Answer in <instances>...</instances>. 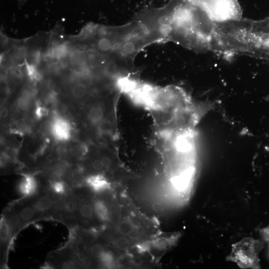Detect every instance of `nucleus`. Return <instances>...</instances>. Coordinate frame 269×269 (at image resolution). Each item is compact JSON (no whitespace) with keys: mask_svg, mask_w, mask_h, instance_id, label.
Wrapping results in <instances>:
<instances>
[{"mask_svg":"<svg viewBox=\"0 0 269 269\" xmlns=\"http://www.w3.org/2000/svg\"><path fill=\"white\" fill-rule=\"evenodd\" d=\"M168 26V40L198 51L216 52L215 22L199 7L174 0Z\"/></svg>","mask_w":269,"mask_h":269,"instance_id":"nucleus-1","label":"nucleus"},{"mask_svg":"<svg viewBox=\"0 0 269 269\" xmlns=\"http://www.w3.org/2000/svg\"><path fill=\"white\" fill-rule=\"evenodd\" d=\"M264 247L263 243L253 238L243 239L233 245L228 261L236 263L243 269H260L259 254Z\"/></svg>","mask_w":269,"mask_h":269,"instance_id":"nucleus-2","label":"nucleus"},{"mask_svg":"<svg viewBox=\"0 0 269 269\" xmlns=\"http://www.w3.org/2000/svg\"><path fill=\"white\" fill-rule=\"evenodd\" d=\"M193 2L215 22H228L242 18L236 0H193Z\"/></svg>","mask_w":269,"mask_h":269,"instance_id":"nucleus-3","label":"nucleus"},{"mask_svg":"<svg viewBox=\"0 0 269 269\" xmlns=\"http://www.w3.org/2000/svg\"><path fill=\"white\" fill-rule=\"evenodd\" d=\"M53 137L58 141H65L71 136V126L69 122L59 115H54L50 125Z\"/></svg>","mask_w":269,"mask_h":269,"instance_id":"nucleus-4","label":"nucleus"},{"mask_svg":"<svg viewBox=\"0 0 269 269\" xmlns=\"http://www.w3.org/2000/svg\"><path fill=\"white\" fill-rule=\"evenodd\" d=\"M38 184L33 175L22 174L18 186L19 192L24 197H30L38 191Z\"/></svg>","mask_w":269,"mask_h":269,"instance_id":"nucleus-5","label":"nucleus"},{"mask_svg":"<svg viewBox=\"0 0 269 269\" xmlns=\"http://www.w3.org/2000/svg\"><path fill=\"white\" fill-rule=\"evenodd\" d=\"M52 195V192L51 194L46 193L39 195L35 199L32 205L38 213H46L55 208V205L58 200H56Z\"/></svg>","mask_w":269,"mask_h":269,"instance_id":"nucleus-6","label":"nucleus"},{"mask_svg":"<svg viewBox=\"0 0 269 269\" xmlns=\"http://www.w3.org/2000/svg\"><path fill=\"white\" fill-rule=\"evenodd\" d=\"M77 201V210L75 217L81 220L91 218L95 213L93 205L83 201L76 194H74Z\"/></svg>","mask_w":269,"mask_h":269,"instance_id":"nucleus-7","label":"nucleus"},{"mask_svg":"<svg viewBox=\"0 0 269 269\" xmlns=\"http://www.w3.org/2000/svg\"><path fill=\"white\" fill-rule=\"evenodd\" d=\"M87 185L94 191L102 192L109 187V184L106 179L102 175H92L86 179Z\"/></svg>","mask_w":269,"mask_h":269,"instance_id":"nucleus-8","label":"nucleus"},{"mask_svg":"<svg viewBox=\"0 0 269 269\" xmlns=\"http://www.w3.org/2000/svg\"><path fill=\"white\" fill-rule=\"evenodd\" d=\"M38 213L32 205H26L18 211L16 222L18 223H27L34 219Z\"/></svg>","mask_w":269,"mask_h":269,"instance_id":"nucleus-9","label":"nucleus"},{"mask_svg":"<svg viewBox=\"0 0 269 269\" xmlns=\"http://www.w3.org/2000/svg\"><path fill=\"white\" fill-rule=\"evenodd\" d=\"M95 214L103 221H107L110 218V212L106 203L100 200H96L93 204Z\"/></svg>","mask_w":269,"mask_h":269,"instance_id":"nucleus-10","label":"nucleus"},{"mask_svg":"<svg viewBox=\"0 0 269 269\" xmlns=\"http://www.w3.org/2000/svg\"><path fill=\"white\" fill-rule=\"evenodd\" d=\"M49 187L50 191L55 195L62 196L68 194V188L67 185L60 179H55L51 181Z\"/></svg>","mask_w":269,"mask_h":269,"instance_id":"nucleus-11","label":"nucleus"},{"mask_svg":"<svg viewBox=\"0 0 269 269\" xmlns=\"http://www.w3.org/2000/svg\"><path fill=\"white\" fill-rule=\"evenodd\" d=\"M71 63L80 68L85 67L88 63L87 54L83 51H75L70 54Z\"/></svg>","mask_w":269,"mask_h":269,"instance_id":"nucleus-12","label":"nucleus"},{"mask_svg":"<svg viewBox=\"0 0 269 269\" xmlns=\"http://www.w3.org/2000/svg\"><path fill=\"white\" fill-rule=\"evenodd\" d=\"M68 52V47L66 43L58 44L51 49L50 55L53 58L57 59L64 58Z\"/></svg>","mask_w":269,"mask_h":269,"instance_id":"nucleus-13","label":"nucleus"},{"mask_svg":"<svg viewBox=\"0 0 269 269\" xmlns=\"http://www.w3.org/2000/svg\"><path fill=\"white\" fill-rule=\"evenodd\" d=\"M67 170V167L65 163L62 162L54 163L51 167V172L52 175L57 179L62 178Z\"/></svg>","mask_w":269,"mask_h":269,"instance_id":"nucleus-14","label":"nucleus"},{"mask_svg":"<svg viewBox=\"0 0 269 269\" xmlns=\"http://www.w3.org/2000/svg\"><path fill=\"white\" fill-rule=\"evenodd\" d=\"M104 112L100 107H94L91 108L88 113V118L93 124L101 123L104 118Z\"/></svg>","mask_w":269,"mask_h":269,"instance_id":"nucleus-15","label":"nucleus"},{"mask_svg":"<svg viewBox=\"0 0 269 269\" xmlns=\"http://www.w3.org/2000/svg\"><path fill=\"white\" fill-rule=\"evenodd\" d=\"M31 99L30 92L27 90L23 91L18 99V107L22 110L27 109L30 106Z\"/></svg>","mask_w":269,"mask_h":269,"instance_id":"nucleus-16","label":"nucleus"},{"mask_svg":"<svg viewBox=\"0 0 269 269\" xmlns=\"http://www.w3.org/2000/svg\"><path fill=\"white\" fill-rule=\"evenodd\" d=\"M11 228L6 221H2L0 224L1 243L6 244L9 238Z\"/></svg>","mask_w":269,"mask_h":269,"instance_id":"nucleus-17","label":"nucleus"},{"mask_svg":"<svg viewBox=\"0 0 269 269\" xmlns=\"http://www.w3.org/2000/svg\"><path fill=\"white\" fill-rule=\"evenodd\" d=\"M71 92L75 98H82L87 94V86L78 83L72 87Z\"/></svg>","mask_w":269,"mask_h":269,"instance_id":"nucleus-18","label":"nucleus"},{"mask_svg":"<svg viewBox=\"0 0 269 269\" xmlns=\"http://www.w3.org/2000/svg\"><path fill=\"white\" fill-rule=\"evenodd\" d=\"M134 226L129 220L125 219L121 222L119 225L120 232L124 235H129L134 230Z\"/></svg>","mask_w":269,"mask_h":269,"instance_id":"nucleus-19","label":"nucleus"},{"mask_svg":"<svg viewBox=\"0 0 269 269\" xmlns=\"http://www.w3.org/2000/svg\"><path fill=\"white\" fill-rule=\"evenodd\" d=\"M105 252L103 246L99 244H94L90 248V255L96 259H99Z\"/></svg>","mask_w":269,"mask_h":269,"instance_id":"nucleus-20","label":"nucleus"},{"mask_svg":"<svg viewBox=\"0 0 269 269\" xmlns=\"http://www.w3.org/2000/svg\"><path fill=\"white\" fill-rule=\"evenodd\" d=\"M99 260L104 266L109 267L113 263L114 259L111 253L105 251Z\"/></svg>","mask_w":269,"mask_h":269,"instance_id":"nucleus-21","label":"nucleus"},{"mask_svg":"<svg viewBox=\"0 0 269 269\" xmlns=\"http://www.w3.org/2000/svg\"><path fill=\"white\" fill-rule=\"evenodd\" d=\"M115 245L121 250H126L130 247V243L127 238L121 237L117 239Z\"/></svg>","mask_w":269,"mask_h":269,"instance_id":"nucleus-22","label":"nucleus"},{"mask_svg":"<svg viewBox=\"0 0 269 269\" xmlns=\"http://www.w3.org/2000/svg\"><path fill=\"white\" fill-rule=\"evenodd\" d=\"M48 111L42 105L37 104L35 110V115L37 119H41L48 115Z\"/></svg>","mask_w":269,"mask_h":269,"instance_id":"nucleus-23","label":"nucleus"},{"mask_svg":"<svg viewBox=\"0 0 269 269\" xmlns=\"http://www.w3.org/2000/svg\"><path fill=\"white\" fill-rule=\"evenodd\" d=\"M260 232L263 239L268 244L269 251V225L261 230Z\"/></svg>","mask_w":269,"mask_h":269,"instance_id":"nucleus-24","label":"nucleus"},{"mask_svg":"<svg viewBox=\"0 0 269 269\" xmlns=\"http://www.w3.org/2000/svg\"><path fill=\"white\" fill-rule=\"evenodd\" d=\"M92 167L95 170H101L103 168V165L101 159H96L92 162Z\"/></svg>","mask_w":269,"mask_h":269,"instance_id":"nucleus-25","label":"nucleus"},{"mask_svg":"<svg viewBox=\"0 0 269 269\" xmlns=\"http://www.w3.org/2000/svg\"><path fill=\"white\" fill-rule=\"evenodd\" d=\"M102 162L104 168H108L112 164V161L110 158L107 156L103 157L102 159Z\"/></svg>","mask_w":269,"mask_h":269,"instance_id":"nucleus-26","label":"nucleus"},{"mask_svg":"<svg viewBox=\"0 0 269 269\" xmlns=\"http://www.w3.org/2000/svg\"><path fill=\"white\" fill-rule=\"evenodd\" d=\"M266 151L269 152V144L266 147Z\"/></svg>","mask_w":269,"mask_h":269,"instance_id":"nucleus-27","label":"nucleus"},{"mask_svg":"<svg viewBox=\"0 0 269 269\" xmlns=\"http://www.w3.org/2000/svg\"><path fill=\"white\" fill-rule=\"evenodd\" d=\"M26 0H19V2L21 3V4H22Z\"/></svg>","mask_w":269,"mask_h":269,"instance_id":"nucleus-28","label":"nucleus"}]
</instances>
